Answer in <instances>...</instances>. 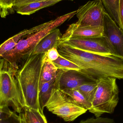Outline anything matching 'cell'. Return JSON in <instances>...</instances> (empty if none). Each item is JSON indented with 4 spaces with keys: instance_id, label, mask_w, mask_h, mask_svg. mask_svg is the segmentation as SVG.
<instances>
[{
    "instance_id": "1",
    "label": "cell",
    "mask_w": 123,
    "mask_h": 123,
    "mask_svg": "<svg viewBox=\"0 0 123 123\" xmlns=\"http://www.w3.org/2000/svg\"><path fill=\"white\" fill-rule=\"evenodd\" d=\"M60 55L77 64L80 72L97 82L100 79L114 77L123 79V58L115 55H99L60 44Z\"/></svg>"
},
{
    "instance_id": "2",
    "label": "cell",
    "mask_w": 123,
    "mask_h": 123,
    "mask_svg": "<svg viewBox=\"0 0 123 123\" xmlns=\"http://www.w3.org/2000/svg\"><path fill=\"white\" fill-rule=\"evenodd\" d=\"M46 53L30 55L26 59L16 76L21 91L25 107L42 112L40 106L39 92L41 72Z\"/></svg>"
},
{
    "instance_id": "3",
    "label": "cell",
    "mask_w": 123,
    "mask_h": 123,
    "mask_svg": "<svg viewBox=\"0 0 123 123\" xmlns=\"http://www.w3.org/2000/svg\"><path fill=\"white\" fill-rule=\"evenodd\" d=\"M19 69L0 57V105L11 107L16 112L24 111L25 103L16 74Z\"/></svg>"
},
{
    "instance_id": "4",
    "label": "cell",
    "mask_w": 123,
    "mask_h": 123,
    "mask_svg": "<svg viewBox=\"0 0 123 123\" xmlns=\"http://www.w3.org/2000/svg\"><path fill=\"white\" fill-rule=\"evenodd\" d=\"M76 11L58 17L46 27L21 39L14 48L1 57L6 59L10 63L17 65L21 60L28 57L41 40L52 30L57 28L68 19L76 14Z\"/></svg>"
},
{
    "instance_id": "5",
    "label": "cell",
    "mask_w": 123,
    "mask_h": 123,
    "mask_svg": "<svg viewBox=\"0 0 123 123\" xmlns=\"http://www.w3.org/2000/svg\"><path fill=\"white\" fill-rule=\"evenodd\" d=\"M116 79L108 77L100 79L97 82V88L89 110L96 117L105 113L114 112L119 101V90Z\"/></svg>"
},
{
    "instance_id": "6",
    "label": "cell",
    "mask_w": 123,
    "mask_h": 123,
    "mask_svg": "<svg viewBox=\"0 0 123 123\" xmlns=\"http://www.w3.org/2000/svg\"><path fill=\"white\" fill-rule=\"evenodd\" d=\"M46 107L49 111L66 122L74 121L87 111L80 107L66 94L55 87Z\"/></svg>"
},
{
    "instance_id": "7",
    "label": "cell",
    "mask_w": 123,
    "mask_h": 123,
    "mask_svg": "<svg viewBox=\"0 0 123 123\" xmlns=\"http://www.w3.org/2000/svg\"><path fill=\"white\" fill-rule=\"evenodd\" d=\"M60 44L91 53L116 55L108 39L104 35L98 37L71 38L62 41Z\"/></svg>"
},
{
    "instance_id": "8",
    "label": "cell",
    "mask_w": 123,
    "mask_h": 123,
    "mask_svg": "<svg viewBox=\"0 0 123 123\" xmlns=\"http://www.w3.org/2000/svg\"><path fill=\"white\" fill-rule=\"evenodd\" d=\"M105 12L100 0L89 1L77 10L78 20L74 24L79 27L103 26Z\"/></svg>"
},
{
    "instance_id": "9",
    "label": "cell",
    "mask_w": 123,
    "mask_h": 123,
    "mask_svg": "<svg viewBox=\"0 0 123 123\" xmlns=\"http://www.w3.org/2000/svg\"><path fill=\"white\" fill-rule=\"evenodd\" d=\"M92 82H95L80 72L58 69L55 78V87L61 90L75 89Z\"/></svg>"
},
{
    "instance_id": "10",
    "label": "cell",
    "mask_w": 123,
    "mask_h": 123,
    "mask_svg": "<svg viewBox=\"0 0 123 123\" xmlns=\"http://www.w3.org/2000/svg\"><path fill=\"white\" fill-rule=\"evenodd\" d=\"M104 35L116 55L123 58V31L106 12L103 18Z\"/></svg>"
},
{
    "instance_id": "11",
    "label": "cell",
    "mask_w": 123,
    "mask_h": 123,
    "mask_svg": "<svg viewBox=\"0 0 123 123\" xmlns=\"http://www.w3.org/2000/svg\"><path fill=\"white\" fill-rule=\"evenodd\" d=\"M103 35V26L79 27L74 23L69 25L65 33L62 35L59 44L64 40L71 38H89Z\"/></svg>"
},
{
    "instance_id": "12",
    "label": "cell",
    "mask_w": 123,
    "mask_h": 123,
    "mask_svg": "<svg viewBox=\"0 0 123 123\" xmlns=\"http://www.w3.org/2000/svg\"><path fill=\"white\" fill-rule=\"evenodd\" d=\"M54 20L43 23L29 29H25L9 38L0 45V57L13 49L19 41L25 36L39 31L51 24Z\"/></svg>"
},
{
    "instance_id": "13",
    "label": "cell",
    "mask_w": 123,
    "mask_h": 123,
    "mask_svg": "<svg viewBox=\"0 0 123 123\" xmlns=\"http://www.w3.org/2000/svg\"><path fill=\"white\" fill-rule=\"evenodd\" d=\"M62 36L59 29H54L40 41L29 55L45 53L53 48H57Z\"/></svg>"
},
{
    "instance_id": "14",
    "label": "cell",
    "mask_w": 123,
    "mask_h": 123,
    "mask_svg": "<svg viewBox=\"0 0 123 123\" xmlns=\"http://www.w3.org/2000/svg\"><path fill=\"white\" fill-rule=\"evenodd\" d=\"M60 0H48L33 2L16 9L15 11L22 15H30L40 9L53 6L59 3Z\"/></svg>"
},
{
    "instance_id": "15",
    "label": "cell",
    "mask_w": 123,
    "mask_h": 123,
    "mask_svg": "<svg viewBox=\"0 0 123 123\" xmlns=\"http://www.w3.org/2000/svg\"><path fill=\"white\" fill-rule=\"evenodd\" d=\"M55 79L50 81L40 83L39 101L40 109L43 112L51 96L52 91L55 87Z\"/></svg>"
},
{
    "instance_id": "16",
    "label": "cell",
    "mask_w": 123,
    "mask_h": 123,
    "mask_svg": "<svg viewBox=\"0 0 123 123\" xmlns=\"http://www.w3.org/2000/svg\"><path fill=\"white\" fill-rule=\"evenodd\" d=\"M103 6L105 12L121 29L119 1L120 0H100Z\"/></svg>"
},
{
    "instance_id": "17",
    "label": "cell",
    "mask_w": 123,
    "mask_h": 123,
    "mask_svg": "<svg viewBox=\"0 0 123 123\" xmlns=\"http://www.w3.org/2000/svg\"><path fill=\"white\" fill-rule=\"evenodd\" d=\"M58 70L52 62L48 60L46 57L41 72L40 82H47L55 79Z\"/></svg>"
},
{
    "instance_id": "18",
    "label": "cell",
    "mask_w": 123,
    "mask_h": 123,
    "mask_svg": "<svg viewBox=\"0 0 123 123\" xmlns=\"http://www.w3.org/2000/svg\"><path fill=\"white\" fill-rule=\"evenodd\" d=\"M62 91L71 98L81 107L87 110H89L92 108V103L87 101L77 90L74 89H66Z\"/></svg>"
},
{
    "instance_id": "19",
    "label": "cell",
    "mask_w": 123,
    "mask_h": 123,
    "mask_svg": "<svg viewBox=\"0 0 123 123\" xmlns=\"http://www.w3.org/2000/svg\"><path fill=\"white\" fill-rule=\"evenodd\" d=\"M97 88V82L87 83L75 88L92 104Z\"/></svg>"
},
{
    "instance_id": "20",
    "label": "cell",
    "mask_w": 123,
    "mask_h": 123,
    "mask_svg": "<svg viewBox=\"0 0 123 123\" xmlns=\"http://www.w3.org/2000/svg\"><path fill=\"white\" fill-rule=\"evenodd\" d=\"M24 112L29 123H48L44 113L40 111L25 107Z\"/></svg>"
},
{
    "instance_id": "21",
    "label": "cell",
    "mask_w": 123,
    "mask_h": 123,
    "mask_svg": "<svg viewBox=\"0 0 123 123\" xmlns=\"http://www.w3.org/2000/svg\"><path fill=\"white\" fill-rule=\"evenodd\" d=\"M52 62L58 69L64 71L73 70L79 72L81 70V69L77 64L61 55L57 60L52 61Z\"/></svg>"
},
{
    "instance_id": "22",
    "label": "cell",
    "mask_w": 123,
    "mask_h": 123,
    "mask_svg": "<svg viewBox=\"0 0 123 123\" xmlns=\"http://www.w3.org/2000/svg\"><path fill=\"white\" fill-rule=\"evenodd\" d=\"M15 0H0V16L5 18L13 13V5Z\"/></svg>"
},
{
    "instance_id": "23",
    "label": "cell",
    "mask_w": 123,
    "mask_h": 123,
    "mask_svg": "<svg viewBox=\"0 0 123 123\" xmlns=\"http://www.w3.org/2000/svg\"><path fill=\"white\" fill-rule=\"evenodd\" d=\"M0 123H21L19 115L12 111L4 114L0 119Z\"/></svg>"
},
{
    "instance_id": "24",
    "label": "cell",
    "mask_w": 123,
    "mask_h": 123,
    "mask_svg": "<svg viewBox=\"0 0 123 123\" xmlns=\"http://www.w3.org/2000/svg\"><path fill=\"white\" fill-rule=\"evenodd\" d=\"M80 123H115V122L113 119L99 117L96 118H92L86 120L81 121Z\"/></svg>"
},
{
    "instance_id": "25",
    "label": "cell",
    "mask_w": 123,
    "mask_h": 123,
    "mask_svg": "<svg viewBox=\"0 0 123 123\" xmlns=\"http://www.w3.org/2000/svg\"><path fill=\"white\" fill-rule=\"evenodd\" d=\"M45 0H15L13 5L14 10L15 11L16 9L19 8L20 7L29 4L30 3ZM60 0L61 1L64 0ZM67 0L73 1L74 0Z\"/></svg>"
},
{
    "instance_id": "26",
    "label": "cell",
    "mask_w": 123,
    "mask_h": 123,
    "mask_svg": "<svg viewBox=\"0 0 123 123\" xmlns=\"http://www.w3.org/2000/svg\"><path fill=\"white\" fill-rule=\"evenodd\" d=\"M46 58L50 61H53L57 60L60 55L56 48H53L49 50L46 53Z\"/></svg>"
},
{
    "instance_id": "27",
    "label": "cell",
    "mask_w": 123,
    "mask_h": 123,
    "mask_svg": "<svg viewBox=\"0 0 123 123\" xmlns=\"http://www.w3.org/2000/svg\"><path fill=\"white\" fill-rule=\"evenodd\" d=\"M119 10L121 25V29L123 31V0H120L119 1Z\"/></svg>"
},
{
    "instance_id": "28",
    "label": "cell",
    "mask_w": 123,
    "mask_h": 123,
    "mask_svg": "<svg viewBox=\"0 0 123 123\" xmlns=\"http://www.w3.org/2000/svg\"><path fill=\"white\" fill-rule=\"evenodd\" d=\"M9 107L6 105H0V119L5 113L11 111Z\"/></svg>"
},
{
    "instance_id": "29",
    "label": "cell",
    "mask_w": 123,
    "mask_h": 123,
    "mask_svg": "<svg viewBox=\"0 0 123 123\" xmlns=\"http://www.w3.org/2000/svg\"><path fill=\"white\" fill-rule=\"evenodd\" d=\"M19 116L21 120V123H29L27 120L24 112L19 113Z\"/></svg>"
}]
</instances>
